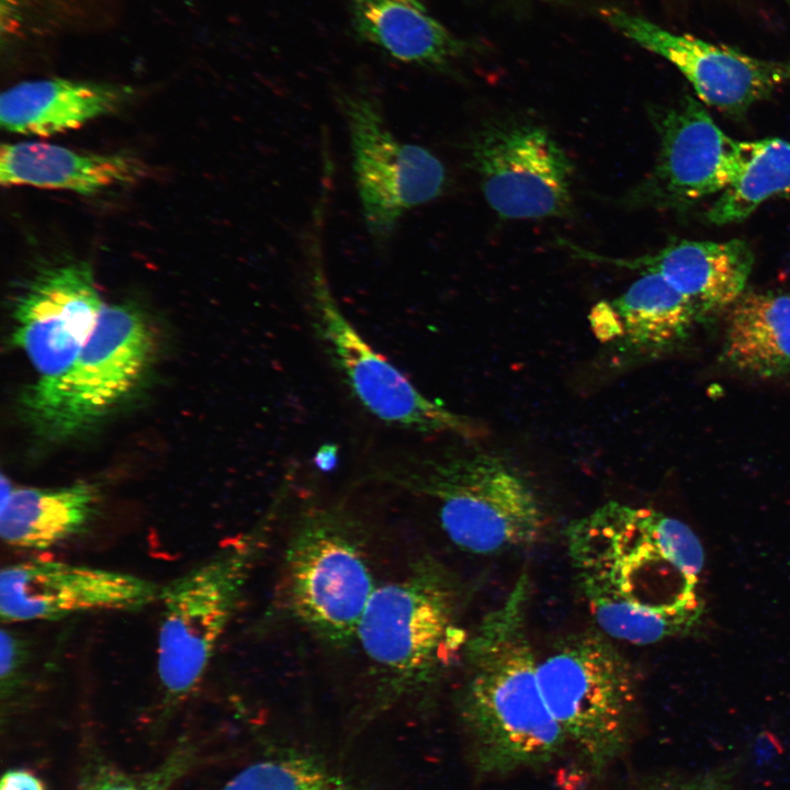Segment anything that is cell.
I'll list each match as a JSON object with an SVG mask.
<instances>
[{"label": "cell", "mask_w": 790, "mask_h": 790, "mask_svg": "<svg viewBox=\"0 0 790 790\" xmlns=\"http://www.w3.org/2000/svg\"><path fill=\"white\" fill-rule=\"evenodd\" d=\"M565 540L583 597L610 639L653 644L701 622L704 550L681 520L608 501L571 521Z\"/></svg>", "instance_id": "cell-1"}, {"label": "cell", "mask_w": 790, "mask_h": 790, "mask_svg": "<svg viewBox=\"0 0 790 790\" xmlns=\"http://www.w3.org/2000/svg\"><path fill=\"white\" fill-rule=\"evenodd\" d=\"M530 580L522 573L506 598L467 635L461 712L476 763L488 774L546 764L567 737L549 710L528 632Z\"/></svg>", "instance_id": "cell-2"}, {"label": "cell", "mask_w": 790, "mask_h": 790, "mask_svg": "<svg viewBox=\"0 0 790 790\" xmlns=\"http://www.w3.org/2000/svg\"><path fill=\"white\" fill-rule=\"evenodd\" d=\"M374 479L431 500L450 541L493 555L538 543L548 519L535 490L507 460L488 451L450 448L379 465Z\"/></svg>", "instance_id": "cell-3"}, {"label": "cell", "mask_w": 790, "mask_h": 790, "mask_svg": "<svg viewBox=\"0 0 790 790\" xmlns=\"http://www.w3.org/2000/svg\"><path fill=\"white\" fill-rule=\"evenodd\" d=\"M454 580L433 557L420 556L398 579L380 585L357 630L376 695L411 697L436 685L463 654Z\"/></svg>", "instance_id": "cell-4"}, {"label": "cell", "mask_w": 790, "mask_h": 790, "mask_svg": "<svg viewBox=\"0 0 790 790\" xmlns=\"http://www.w3.org/2000/svg\"><path fill=\"white\" fill-rule=\"evenodd\" d=\"M286 493L283 484L250 531L160 588L156 667L167 701L185 699L203 679Z\"/></svg>", "instance_id": "cell-5"}, {"label": "cell", "mask_w": 790, "mask_h": 790, "mask_svg": "<svg viewBox=\"0 0 790 790\" xmlns=\"http://www.w3.org/2000/svg\"><path fill=\"white\" fill-rule=\"evenodd\" d=\"M362 535L343 505L312 504L298 514L284 554L283 590L291 616L335 648L356 641L377 587Z\"/></svg>", "instance_id": "cell-6"}, {"label": "cell", "mask_w": 790, "mask_h": 790, "mask_svg": "<svg viewBox=\"0 0 790 790\" xmlns=\"http://www.w3.org/2000/svg\"><path fill=\"white\" fill-rule=\"evenodd\" d=\"M324 211H315L305 244L311 325L328 361L358 404L377 420L419 433L476 439L486 430L469 416L428 398L380 354L338 305L324 263Z\"/></svg>", "instance_id": "cell-7"}, {"label": "cell", "mask_w": 790, "mask_h": 790, "mask_svg": "<svg viewBox=\"0 0 790 790\" xmlns=\"http://www.w3.org/2000/svg\"><path fill=\"white\" fill-rule=\"evenodd\" d=\"M600 630L572 633L539 659L543 699L568 744L595 770L625 746L636 687L632 669Z\"/></svg>", "instance_id": "cell-8"}, {"label": "cell", "mask_w": 790, "mask_h": 790, "mask_svg": "<svg viewBox=\"0 0 790 790\" xmlns=\"http://www.w3.org/2000/svg\"><path fill=\"white\" fill-rule=\"evenodd\" d=\"M334 97L349 135L365 228L374 246L385 250L410 210L445 192V167L428 148L406 143L393 133L379 98L370 89L341 88Z\"/></svg>", "instance_id": "cell-9"}, {"label": "cell", "mask_w": 790, "mask_h": 790, "mask_svg": "<svg viewBox=\"0 0 790 790\" xmlns=\"http://www.w3.org/2000/svg\"><path fill=\"white\" fill-rule=\"evenodd\" d=\"M150 351L151 335L140 312L125 304L104 305L71 368L26 392L29 419L49 438L79 432L132 391Z\"/></svg>", "instance_id": "cell-10"}, {"label": "cell", "mask_w": 790, "mask_h": 790, "mask_svg": "<svg viewBox=\"0 0 790 790\" xmlns=\"http://www.w3.org/2000/svg\"><path fill=\"white\" fill-rule=\"evenodd\" d=\"M470 162L501 218L561 217L572 208L573 165L543 126L492 119L469 142Z\"/></svg>", "instance_id": "cell-11"}, {"label": "cell", "mask_w": 790, "mask_h": 790, "mask_svg": "<svg viewBox=\"0 0 790 790\" xmlns=\"http://www.w3.org/2000/svg\"><path fill=\"white\" fill-rule=\"evenodd\" d=\"M653 122L659 135L658 157L623 198L630 207L681 210L722 193L742 176L761 143L730 137L690 97L655 113Z\"/></svg>", "instance_id": "cell-12"}, {"label": "cell", "mask_w": 790, "mask_h": 790, "mask_svg": "<svg viewBox=\"0 0 790 790\" xmlns=\"http://www.w3.org/2000/svg\"><path fill=\"white\" fill-rule=\"evenodd\" d=\"M157 584L134 574L33 558L0 572L2 623L54 621L89 611H134L159 599Z\"/></svg>", "instance_id": "cell-13"}, {"label": "cell", "mask_w": 790, "mask_h": 790, "mask_svg": "<svg viewBox=\"0 0 790 790\" xmlns=\"http://www.w3.org/2000/svg\"><path fill=\"white\" fill-rule=\"evenodd\" d=\"M104 306L93 270L77 261L41 270L13 305V342L45 384L74 364Z\"/></svg>", "instance_id": "cell-14"}, {"label": "cell", "mask_w": 790, "mask_h": 790, "mask_svg": "<svg viewBox=\"0 0 790 790\" xmlns=\"http://www.w3.org/2000/svg\"><path fill=\"white\" fill-rule=\"evenodd\" d=\"M601 14L622 35L673 64L701 101L722 112L744 113L790 78L788 64L763 60L729 46L673 33L617 8L603 9Z\"/></svg>", "instance_id": "cell-15"}, {"label": "cell", "mask_w": 790, "mask_h": 790, "mask_svg": "<svg viewBox=\"0 0 790 790\" xmlns=\"http://www.w3.org/2000/svg\"><path fill=\"white\" fill-rule=\"evenodd\" d=\"M579 258L662 275L691 304L699 323L726 312L746 291L754 255L741 239L681 240L653 255L632 259L609 258L561 240Z\"/></svg>", "instance_id": "cell-16"}, {"label": "cell", "mask_w": 790, "mask_h": 790, "mask_svg": "<svg viewBox=\"0 0 790 790\" xmlns=\"http://www.w3.org/2000/svg\"><path fill=\"white\" fill-rule=\"evenodd\" d=\"M349 12L359 41L403 64L449 70L472 50L420 0H349Z\"/></svg>", "instance_id": "cell-17"}, {"label": "cell", "mask_w": 790, "mask_h": 790, "mask_svg": "<svg viewBox=\"0 0 790 790\" xmlns=\"http://www.w3.org/2000/svg\"><path fill=\"white\" fill-rule=\"evenodd\" d=\"M133 92L122 83L61 77L21 81L1 93L0 122L11 133L47 137L119 110Z\"/></svg>", "instance_id": "cell-18"}, {"label": "cell", "mask_w": 790, "mask_h": 790, "mask_svg": "<svg viewBox=\"0 0 790 790\" xmlns=\"http://www.w3.org/2000/svg\"><path fill=\"white\" fill-rule=\"evenodd\" d=\"M143 162L123 153H79L42 142L3 144L0 154L2 185H29L93 194L137 181Z\"/></svg>", "instance_id": "cell-19"}, {"label": "cell", "mask_w": 790, "mask_h": 790, "mask_svg": "<svg viewBox=\"0 0 790 790\" xmlns=\"http://www.w3.org/2000/svg\"><path fill=\"white\" fill-rule=\"evenodd\" d=\"M98 503V490L87 483L54 488L9 487L1 498V539L22 550L55 548L84 531Z\"/></svg>", "instance_id": "cell-20"}, {"label": "cell", "mask_w": 790, "mask_h": 790, "mask_svg": "<svg viewBox=\"0 0 790 790\" xmlns=\"http://www.w3.org/2000/svg\"><path fill=\"white\" fill-rule=\"evenodd\" d=\"M721 359L751 376H790V294L745 291L726 311Z\"/></svg>", "instance_id": "cell-21"}, {"label": "cell", "mask_w": 790, "mask_h": 790, "mask_svg": "<svg viewBox=\"0 0 790 790\" xmlns=\"http://www.w3.org/2000/svg\"><path fill=\"white\" fill-rule=\"evenodd\" d=\"M617 337L632 356H654L684 342L699 323L688 300L662 275L643 272L610 303Z\"/></svg>", "instance_id": "cell-22"}, {"label": "cell", "mask_w": 790, "mask_h": 790, "mask_svg": "<svg viewBox=\"0 0 790 790\" xmlns=\"http://www.w3.org/2000/svg\"><path fill=\"white\" fill-rule=\"evenodd\" d=\"M785 195H790V143L761 139L757 154L742 176L719 195L707 219L716 225L737 223L767 200Z\"/></svg>", "instance_id": "cell-23"}, {"label": "cell", "mask_w": 790, "mask_h": 790, "mask_svg": "<svg viewBox=\"0 0 790 790\" xmlns=\"http://www.w3.org/2000/svg\"><path fill=\"white\" fill-rule=\"evenodd\" d=\"M223 790H349L343 780L316 760L297 755L257 761Z\"/></svg>", "instance_id": "cell-24"}, {"label": "cell", "mask_w": 790, "mask_h": 790, "mask_svg": "<svg viewBox=\"0 0 790 790\" xmlns=\"http://www.w3.org/2000/svg\"><path fill=\"white\" fill-rule=\"evenodd\" d=\"M187 765L185 754H177L156 771L140 776L97 765L86 774L81 790H167Z\"/></svg>", "instance_id": "cell-25"}, {"label": "cell", "mask_w": 790, "mask_h": 790, "mask_svg": "<svg viewBox=\"0 0 790 790\" xmlns=\"http://www.w3.org/2000/svg\"><path fill=\"white\" fill-rule=\"evenodd\" d=\"M1 690L12 692L26 662L25 642L11 631L1 630Z\"/></svg>", "instance_id": "cell-26"}, {"label": "cell", "mask_w": 790, "mask_h": 790, "mask_svg": "<svg viewBox=\"0 0 790 790\" xmlns=\"http://www.w3.org/2000/svg\"><path fill=\"white\" fill-rule=\"evenodd\" d=\"M645 790H735L720 774L703 772L693 776L672 777L658 780Z\"/></svg>", "instance_id": "cell-27"}, {"label": "cell", "mask_w": 790, "mask_h": 790, "mask_svg": "<svg viewBox=\"0 0 790 790\" xmlns=\"http://www.w3.org/2000/svg\"><path fill=\"white\" fill-rule=\"evenodd\" d=\"M0 790H45L42 782L26 770L8 771L2 780Z\"/></svg>", "instance_id": "cell-28"}, {"label": "cell", "mask_w": 790, "mask_h": 790, "mask_svg": "<svg viewBox=\"0 0 790 790\" xmlns=\"http://www.w3.org/2000/svg\"><path fill=\"white\" fill-rule=\"evenodd\" d=\"M337 459V447L334 444H325L316 452L315 463L321 471L327 472L334 469Z\"/></svg>", "instance_id": "cell-29"}, {"label": "cell", "mask_w": 790, "mask_h": 790, "mask_svg": "<svg viewBox=\"0 0 790 790\" xmlns=\"http://www.w3.org/2000/svg\"><path fill=\"white\" fill-rule=\"evenodd\" d=\"M786 1H787V2L789 3V5H790V0H786ZM788 65H789V68H790V63H789Z\"/></svg>", "instance_id": "cell-30"}]
</instances>
